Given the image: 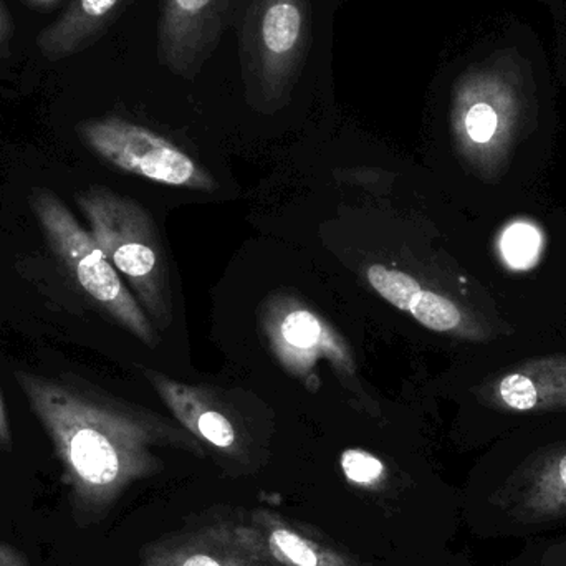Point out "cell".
I'll list each match as a JSON object with an SVG mask.
<instances>
[{"label":"cell","mask_w":566,"mask_h":566,"mask_svg":"<svg viewBox=\"0 0 566 566\" xmlns=\"http://www.w3.org/2000/svg\"><path fill=\"white\" fill-rule=\"evenodd\" d=\"M15 381L55 448L83 524L102 521L132 485L161 471L158 449L205 455L191 432L72 379L15 371Z\"/></svg>","instance_id":"obj_1"},{"label":"cell","mask_w":566,"mask_h":566,"mask_svg":"<svg viewBox=\"0 0 566 566\" xmlns=\"http://www.w3.org/2000/svg\"><path fill=\"white\" fill-rule=\"evenodd\" d=\"M541 105L531 72L515 53H495L454 83L449 109L452 153L481 195V218L548 192L551 156L535 145Z\"/></svg>","instance_id":"obj_2"},{"label":"cell","mask_w":566,"mask_h":566,"mask_svg":"<svg viewBox=\"0 0 566 566\" xmlns=\"http://www.w3.org/2000/svg\"><path fill=\"white\" fill-rule=\"evenodd\" d=\"M469 504L475 531L491 541L532 542L566 532V416L489 444Z\"/></svg>","instance_id":"obj_3"},{"label":"cell","mask_w":566,"mask_h":566,"mask_svg":"<svg viewBox=\"0 0 566 566\" xmlns=\"http://www.w3.org/2000/svg\"><path fill=\"white\" fill-rule=\"evenodd\" d=\"M482 219V251L499 295L537 335L566 333L565 202L545 192Z\"/></svg>","instance_id":"obj_4"},{"label":"cell","mask_w":566,"mask_h":566,"mask_svg":"<svg viewBox=\"0 0 566 566\" xmlns=\"http://www.w3.org/2000/svg\"><path fill=\"white\" fill-rule=\"evenodd\" d=\"M464 388L479 446L566 416V333L474 358Z\"/></svg>","instance_id":"obj_5"},{"label":"cell","mask_w":566,"mask_h":566,"mask_svg":"<svg viewBox=\"0 0 566 566\" xmlns=\"http://www.w3.org/2000/svg\"><path fill=\"white\" fill-rule=\"evenodd\" d=\"M90 224V234L113 268L132 286L153 323L172 322L168 262L151 216L139 202L105 186H92L75 196Z\"/></svg>","instance_id":"obj_6"},{"label":"cell","mask_w":566,"mask_h":566,"mask_svg":"<svg viewBox=\"0 0 566 566\" xmlns=\"http://www.w3.org/2000/svg\"><path fill=\"white\" fill-rule=\"evenodd\" d=\"M312 45L308 0H252L239 36L242 76L252 102H289Z\"/></svg>","instance_id":"obj_7"},{"label":"cell","mask_w":566,"mask_h":566,"mask_svg":"<svg viewBox=\"0 0 566 566\" xmlns=\"http://www.w3.org/2000/svg\"><path fill=\"white\" fill-rule=\"evenodd\" d=\"M33 214L50 249L86 296L123 328L148 346L158 345L151 319L129 292L118 271L88 231L82 228L62 199L45 188L30 196Z\"/></svg>","instance_id":"obj_8"},{"label":"cell","mask_w":566,"mask_h":566,"mask_svg":"<svg viewBox=\"0 0 566 566\" xmlns=\"http://www.w3.org/2000/svg\"><path fill=\"white\" fill-rule=\"evenodd\" d=\"M83 143L99 158L139 178L212 192L218 182L165 136L126 119H90L78 126Z\"/></svg>","instance_id":"obj_9"},{"label":"cell","mask_w":566,"mask_h":566,"mask_svg":"<svg viewBox=\"0 0 566 566\" xmlns=\"http://www.w3.org/2000/svg\"><path fill=\"white\" fill-rule=\"evenodd\" d=\"M202 525L265 565L371 566L329 544L313 528L268 509L212 515Z\"/></svg>","instance_id":"obj_10"},{"label":"cell","mask_w":566,"mask_h":566,"mask_svg":"<svg viewBox=\"0 0 566 566\" xmlns=\"http://www.w3.org/2000/svg\"><path fill=\"white\" fill-rule=\"evenodd\" d=\"M232 0H161L159 62L172 75L192 80L221 42Z\"/></svg>","instance_id":"obj_11"},{"label":"cell","mask_w":566,"mask_h":566,"mask_svg":"<svg viewBox=\"0 0 566 566\" xmlns=\"http://www.w3.org/2000/svg\"><path fill=\"white\" fill-rule=\"evenodd\" d=\"M269 339L279 361L292 375L306 378L318 359L343 373L355 371L352 352L338 333L303 306L281 308L268 322Z\"/></svg>","instance_id":"obj_12"},{"label":"cell","mask_w":566,"mask_h":566,"mask_svg":"<svg viewBox=\"0 0 566 566\" xmlns=\"http://www.w3.org/2000/svg\"><path fill=\"white\" fill-rule=\"evenodd\" d=\"M146 378L155 386L169 411L176 416L182 428L198 441L208 442L219 451L235 455L241 451L238 431L228 416L212 406L202 389L172 381L155 371H146Z\"/></svg>","instance_id":"obj_13"},{"label":"cell","mask_w":566,"mask_h":566,"mask_svg":"<svg viewBox=\"0 0 566 566\" xmlns=\"http://www.w3.org/2000/svg\"><path fill=\"white\" fill-rule=\"evenodd\" d=\"M136 566H272L261 564L199 525L195 531L166 535L139 552Z\"/></svg>","instance_id":"obj_14"},{"label":"cell","mask_w":566,"mask_h":566,"mask_svg":"<svg viewBox=\"0 0 566 566\" xmlns=\"http://www.w3.org/2000/svg\"><path fill=\"white\" fill-rule=\"evenodd\" d=\"M123 6L125 0H73L69 9L40 33L36 39L40 52L50 62L82 52L105 32Z\"/></svg>","instance_id":"obj_15"},{"label":"cell","mask_w":566,"mask_h":566,"mask_svg":"<svg viewBox=\"0 0 566 566\" xmlns=\"http://www.w3.org/2000/svg\"><path fill=\"white\" fill-rule=\"evenodd\" d=\"M366 279H368L369 285H371L373 289L376 290V293H379L386 302L391 303L392 306L406 313H408L412 298H415L421 290H424L422 283L419 282L418 279L412 277L411 274L395 271V269H388L379 264L368 268ZM469 308H471V306H469Z\"/></svg>","instance_id":"obj_16"},{"label":"cell","mask_w":566,"mask_h":566,"mask_svg":"<svg viewBox=\"0 0 566 566\" xmlns=\"http://www.w3.org/2000/svg\"><path fill=\"white\" fill-rule=\"evenodd\" d=\"M339 468L349 484L365 491H378L388 482V469L381 459L363 449H346L339 458Z\"/></svg>","instance_id":"obj_17"},{"label":"cell","mask_w":566,"mask_h":566,"mask_svg":"<svg viewBox=\"0 0 566 566\" xmlns=\"http://www.w3.org/2000/svg\"><path fill=\"white\" fill-rule=\"evenodd\" d=\"M505 566H566V532L527 542Z\"/></svg>","instance_id":"obj_18"},{"label":"cell","mask_w":566,"mask_h":566,"mask_svg":"<svg viewBox=\"0 0 566 566\" xmlns=\"http://www.w3.org/2000/svg\"><path fill=\"white\" fill-rule=\"evenodd\" d=\"M13 35V20L6 2L0 0V55H6Z\"/></svg>","instance_id":"obj_19"},{"label":"cell","mask_w":566,"mask_h":566,"mask_svg":"<svg viewBox=\"0 0 566 566\" xmlns=\"http://www.w3.org/2000/svg\"><path fill=\"white\" fill-rule=\"evenodd\" d=\"M0 566H30L25 555L9 545L0 544Z\"/></svg>","instance_id":"obj_20"},{"label":"cell","mask_w":566,"mask_h":566,"mask_svg":"<svg viewBox=\"0 0 566 566\" xmlns=\"http://www.w3.org/2000/svg\"><path fill=\"white\" fill-rule=\"evenodd\" d=\"M0 442H2L3 446H10V442H12V434H10L9 419H7L2 392H0Z\"/></svg>","instance_id":"obj_21"},{"label":"cell","mask_w":566,"mask_h":566,"mask_svg":"<svg viewBox=\"0 0 566 566\" xmlns=\"http://www.w3.org/2000/svg\"><path fill=\"white\" fill-rule=\"evenodd\" d=\"M59 0H32L33 6L40 7V9H49V7L55 6Z\"/></svg>","instance_id":"obj_22"}]
</instances>
